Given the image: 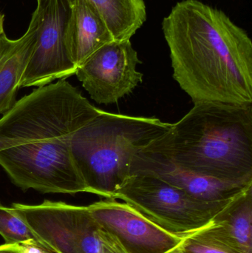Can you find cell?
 Masks as SVG:
<instances>
[{
  "instance_id": "6da1fadb",
  "label": "cell",
  "mask_w": 252,
  "mask_h": 253,
  "mask_svg": "<svg viewBox=\"0 0 252 253\" xmlns=\"http://www.w3.org/2000/svg\"><path fill=\"white\" fill-rule=\"evenodd\" d=\"M173 77L194 104L252 105V42L224 12L178 2L162 22Z\"/></svg>"
},
{
  "instance_id": "7a4b0ae2",
  "label": "cell",
  "mask_w": 252,
  "mask_h": 253,
  "mask_svg": "<svg viewBox=\"0 0 252 253\" xmlns=\"http://www.w3.org/2000/svg\"><path fill=\"white\" fill-rule=\"evenodd\" d=\"M146 148L203 176L252 182V105L195 104Z\"/></svg>"
},
{
  "instance_id": "3957f363",
  "label": "cell",
  "mask_w": 252,
  "mask_h": 253,
  "mask_svg": "<svg viewBox=\"0 0 252 253\" xmlns=\"http://www.w3.org/2000/svg\"><path fill=\"white\" fill-rule=\"evenodd\" d=\"M172 124L157 118L102 111L71 137L72 158L87 193L115 199L130 175L135 156Z\"/></svg>"
},
{
  "instance_id": "277c9868",
  "label": "cell",
  "mask_w": 252,
  "mask_h": 253,
  "mask_svg": "<svg viewBox=\"0 0 252 253\" xmlns=\"http://www.w3.org/2000/svg\"><path fill=\"white\" fill-rule=\"evenodd\" d=\"M102 111L66 79L37 87L2 114L0 151L71 136Z\"/></svg>"
},
{
  "instance_id": "5b68a950",
  "label": "cell",
  "mask_w": 252,
  "mask_h": 253,
  "mask_svg": "<svg viewBox=\"0 0 252 253\" xmlns=\"http://www.w3.org/2000/svg\"><path fill=\"white\" fill-rule=\"evenodd\" d=\"M115 199L128 204L166 231L183 237L210 226L232 200H198L157 177L145 174L130 175Z\"/></svg>"
},
{
  "instance_id": "8992f818",
  "label": "cell",
  "mask_w": 252,
  "mask_h": 253,
  "mask_svg": "<svg viewBox=\"0 0 252 253\" xmlns=\"http://www.w3.org/2000/svg\"><path fill=\"white\" fill-rule=\"evenodd\" d=\"M71 136L1 150L0 166L24 191L33 189L42 193H87L72 158Z\"/></svg>"
},
{
  "instance_id": "52a82bcc",
  "label": "cell",
  "mask_w": 252,
  "mask_h": 253,
  "mask_svg": "<svg viewBox=\"0 0 252 253\" xmlns=\"http://www.w3.org/2000/svg\"><path fill=\"white\" fill-rule=\"evenodd\" d=\"M11 208L52 253H99L101 230L87 206L45 200L13 203Z\"/></svg>"
},
{
  "instance_id": "ba28073f",
  "label": "cell",
  "mask_w": 252,
  "mask_h": 253,
  "mask_svg": "<svg viewBox=\"0 0 252 253\" xmlns=\"http://www.w3.org/2000/svg\"><path fill=\"white\" fill-rule=\"evenodd\" d=\"M36 10L39 18L36 43L19 88L47 85L76 72L68 44L69 1L37 0Z\"/></svg>"
},
{
  "instance_id": "9c48e42d",
  "label": "cell",
  "mask_w": 252,
  "mask_h": 253,
  "mask_svg": "<svg viewBox=\"0 0 252 253\" xmlns=\"http://www.w3.org/2000/svg\"><path fill=\"white\" fill-rule=\"evenodd\" d=\"M141 63L130 40L112 41L102 46L77 68L75 75L95 102L116 103L142 83Z\"/></svg>"
},
{
  "instance_id": "30bf717a",
  "label": "cell",
  "mask_w": 252,
  "mask_h": 253,
  "mask_svg": "<svg viewBox=\"0 0 252 253\" xmlns=\"http://www.w3.org/2000/svg\"><path fill=\"white\" fill-rule=\"evenodd\" d=\"M99 228L127 253H167L180 246L185 236L166 231L125 202L106 199L87 206Z\"/></svg>"
},
{
  "instance_id": "8fae6325",
  "label": "cell",
  "mask_w": 252,
  "mask_h": 253,
  "mask_svg": "<svg viewBox=\"0 0 252 253\" xmlns=\"http://www.w3.org/2000/svg\"><path fill=\"white\" fill-rule=\"evenodd\" d=\"M133 174L157 177L189 196L207 202L231 200L252 186V182H230L203 176L146 147L135 156L130 169V175Z\"/></svg>"
},
{
  "instance_id": "7c38bea8",
  "label": "cell",
  "mask_w": 252,
  "mask_h": 253,
  "mask_svg": "<svg viewBox=\"0 0 252 253\" xmlns=\"http://www.w3.org/2000/svg\"><path fill=\"white\" fill-rule=\"evenodd\" d=\"M39 18L34 10L25 34L10 40L0 35V114H5L16 102L21 80L36 43Z\"/></svg>"
},
{
  "instance_id": "4fadbf2b",
  "label": "cell",
  "mask_w": 252,
  "mask_h": 253,
  "mask_svg": "<svg viewBox=\"0 0 252 253\" xmlns=\"http://www.w3.org/2000/svg\"><path fill=\"white\" fill-rule=\"evenodd\" d=\"M68 1L71 4L68 49L78 68L96 50L114 40L99 12L87 0Z\"/></svg>"
},
{
  "instance_id": "5bb4252c",
  "label": "cell",
  "mask_w": 252,
  "mask_h": 253,
  "mask_svg": "<svg viewBox=\"0 0 252 253\" xmlns=\"http://www.w3.org/2000/svg\"><path fill=\"white\" fill-rule=\"evenodd\" d=\"M241 253H252V186L232 199L209 226Z\"/></svg>"
},
{
  "instance_id": "9a60e30c",
  "label": "cell",
  "mask_w": 252,
  "mask_h": 253,
  "mask_svg": "<svg viewBox=\"0 0 252 253\" xmlns=\"http://www.w3.org/2000/svg\"><path fill=\"white\" fill-rule=\"evenodd\" d=\"M102 16L114 41L130 40L146 19L144 0H87Z\"/></svg>"
},
{
  "instance_id": "2e32d148",
  "label": "cell",
  "mask_w": 252,
  "mask_h": 253,
  "mask_svg": "<svg viewBox=\"0 0 252 253\" xmlns=\"http://www.w3.org/2000/svg\"><path fill=\"white\" fill-rule=\"evenodd\" d=\"M0 235L5 242V245H22L30 243H41L23 218H21L11 207L7 208L1 205V202Z\"/></svg>"
},
{
  "instance_id": "e0dca14e",
  "label": "cell",
  "mask_w": 252,
  "mask_h": 253,
  "mask_svg": "<svg viewBox=\"0 0 252 253\" xmlns=\"http://www.w3.org/2000/svg\"><path fill=\"white\" fill-rule=\"evenodd\" d=\"M180 248L184 253H241L217 237L209 226L185 236Z\"/></svg>"
},
{
  "instance_id": "ac0fdd59",
  "label": "cell",
  "mask_w": 252,
  "mask_h": 253,
  "mask_svg": "<svg viewBox=\"0 0 252 253\" xmlns=\"http://www.w3.org/2000/svg\"><path fill=\"white\" fill-rule=\"evenodd\" d=\"M101 230V248L99 253H127L113 237Z\"/></svg>"
},
{
  "instance_id": "d6986e66",
  "label": "cell",
  "mask_w": 252,
  "mask_h": 253,
  "mask_svg": "<svg viewBox=\"0 0 252 253\" xmlns=\"http://www.w3.org/2000/svg\"><path fill=\"white\" fill-rule=\"evenodd\" d=\"M19 246L22 253H52L41 243H30Z\"/></svg>"
},
{
  "instance_id": "ffe728a7",
  "label": "cell",
  "mask_w": 252,
  "mask_h": 253,
  "mask_svg": "<svg viewBox=\"0 0 252 253\" xmlns=\"http://www.w3.org/2000/svg\"><path fill=\"white\" fill-rule=\"evenodd\" d=\"M0 253H22L19 245H0Z\"/></svg>"
},
{
  "instance_id": "44dd1931",
  "label": "cell",
  "mask_w": 252,
  "mask_h": 253,
  "mask_svg": "<svg viewBox=\"0 0 252 253\" xmlns=\"http://www.w3.org/2000/svg\"><path fill=\"white\" fill-rule=\"evenodd\" d=\"M4 15L0 13V35L4 32Z\"/></svg>"
},
{
  "instance_id": "7402d4cb",
  "label": "cell",
  "mask_w": 252,
  "mask_h": 253,
  "mask_svg": "<svg viewBox=\"0 0 252 253\" xmlns=\"http://www.w3.org/2000/svg\"><path fill=\"white\" fill-rule=\"evenodd\" d=\"M167 253H183V251H181V249H180V246H179V248H175V249H173V251H170V252H168Z\"/></svg>"
}]
</instances>
